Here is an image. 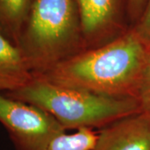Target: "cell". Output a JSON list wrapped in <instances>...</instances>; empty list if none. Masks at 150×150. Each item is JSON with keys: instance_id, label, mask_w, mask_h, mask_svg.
<instances>
[{"instance_id": "ba28073f", "label": "cell", "mask_w": 150, "mask_h": 150, "mask_svg": "<svg viewBox=\"0 0 150 150\" xmlns=\"http://www.w3.org/2000/svg\"><path fill=\"white\" fill-rule=\"evenodd\" d=\"M33 0H0V30L18 45Z\"/></svg>"}, {"instance_id": "8992f818", "label": "cell", "mask_w": 150, "mask_h": 150, "mask_svg": "<svg viewBox=\"0 0 150 150\" xmlns=\"http://www.w3.org/2000/svg\"><path fill=\"white\" fill-rule=\"evenodd\" d=\"M92 150H150V117L138 112L99 129Z\"/></svg>"}, {"instance_id": "6da1fadb", "label": "cell", "mask_w": 150, "mask_h": 150, "mask_svg": "<svg viewBox=\"0 0 150 150\" xmlns=\"http://www.w3.org/2000/svg\"><path fill=\"white\" fill-rule=\"evenodd\" d=\"M149 56L150 48L130 27L118 38L86 48L39 77L99 95L137 99Z\"/></svg>"}, {"instance_id": "7c38bea8", "label": "cell", "mask_w": 150, "mask_h": 150, "mask_svg": "<svg viewBox=\"0 0 150 150\" xmlns=\"http://www.w3.org/2000/svg\"><path fill=\"white\" fill-rule=\"evenodd\" d=\"M147 0H129V19L132 26L139 21L145 8Z\"/></svg>"}, {"instance_id": "8fae6325", "label": "cell", "mask_w": 150, "mask_h": 150, "mask_svg": "<svg viewBox=\"0 0 150 150\" xmlns=\"http://www.w3.org/2000/svg\"><path fill=\"white\" fill-rule=\"evenodd\" d=\"M132 27L139 35L142 40L150 48V0L146 1L142 15L139 21Z\"/></svg>"}, {"instance_id": "7a4b0ae2", "label": "cell", "mask_w": 150, "mask_h": 150, "mask_svg": "<svg viewBox=\"0 0 150 150\" xmlns=\"http://www.w3.org/2000/svg\"><path fill=\"white\" fill-rule=\"evenodd\" d=\"M17 47L33 77L86 49L76 0H33Z\"/></svg>"}, {"instance_id": "3957f363", "label": "cell", "mask_w": 150, "mask_h": 150, "mask_svg": "<svg viewBox=\"0 0 150 150\" xmlns=\"http://www.w3.org/2000/svg\"><path fill=\"white\" fill-rule=\"evenodd\" d=\"M7 96L42 108L66 130L103 129L113 122L140 112L134 98H112L61 85L43 77H33L27 84Z\"/></svg>"}, {"instance_id": "277c9868", "label": "cell", "mask_w": 150, "mask_h": 150, "mask_svg": "<svg viewBox=\"0 0 150 150\" xmlns=\"http://www.w3.org/2000/svg\"><path fill=\"white\" fill-rule=\"evenodd\" d=\"M0 123L15 150H47L57 135L67 130L42 108L0 92Z\"/></svg>"}, {"instance_id": "52a82bcc", "label": "cell", "mask_w": 150, "mask_h": 150, "mask_svg": "<svg viewBox=\"0 0 150 150\" xmlns=\"http://www.w3.org/2000/svg\"><path fill=\"white\" fill-rule=\"evenodd\" d=\"M33 78L19 48L0 30V92L17 90Z\"/></svg>"}, {"instance_id": "9c48e42d", "label": "cell", "mask_w": 150, "mask_h": 150, "mask_svg": "<svg viewBox=\"0 0 150 150\" xmlns=\"http://www.w3.org/2000/svg\"><path fill=\"white\" fill-rule=\"evenodd\" d=\"M98 138L97 132L91 128H80L73 134L64 132L54 137L47 150H92Z\"/></svg>"}, {"instance_id": "5b68a950", "label": "cell", "mask_w": 150, "mask_h": 150, "mask_svg": "<svg viewBox=\"0 0 150 150\" xmlns=\"http://www.w3.org/2000/svg\"><path fill=\"white\" fill-rule=\"evenodd\" d=\"M86 48L101 46L131 27L129 0H76Z\"/></svg>"}, {"instance_id": "30bf717a", "label": "cell", "mask_w": 150, "mask_h": 150, "mask_svg": "<svg viewBox=\"0 0 150 150\" xmlns=\"http://www.w3.org/2000/svg\"><path fill=\"white\" fill-rule=\"evenodd\" d=\"M137 100L139 103L140 112L150 117V56L140 82Z\"/></svg>"}]
</instances>
